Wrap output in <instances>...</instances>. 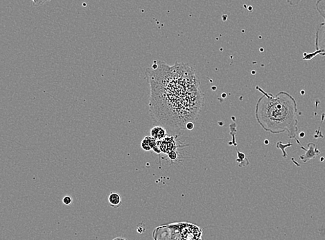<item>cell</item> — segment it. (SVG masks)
<instances>
[{"mask_svg":"<svg viewBox=\"0 0 325 240\" xmlns=\"http://www.w3.org/2000/svg\"><path fill=\"white\" fill-rule=\"evenodd\" d=\"M152 238L154 240H202L203 231L193 223H173L155 228Z\"/></svg>","mask_w":325,"mask_h":240,"instance_id":"3","label":"cell"},{"mask_svg":"<svg viewBox=\"0 0 325 240\" xmlns=\"http://www.w3.org/2000/svg\"><path fill=\"white\" fill-rule=\"evenodd\" d=\"M145 74L151 88L149 111L154 122L179 131L197 118L203 105V94L190 65L175 63L169 66L155 61Z\"/></svg>","mask_w":325,"mask_h":240,"instance_id":"1","label":"cell"},{"mask_svg":"<svg viewBox=\"0 0 325 240\" xmlns=\"http://www.w3.org/2000/svg\"><path fill=\"white\" fill-rule=\"evenodd\" d=\"M169 158L172 159V160H175L177 158L176 152L174 151V152H171L170 153H169Z\"/></svg>","mask_w":325,"mask_h":240,"instance_id":"12","label":"cell"},{"mask_svg":"<svg viewBox=\"0 0 325 240\" xmlns=\"http://www.w3.org/2000/svg\"><path fill=\"white\" fill-rule=\"evenodd\" d=\"M151 135L152 137L157 140H161L165 139L167 137V131L165 127H161V126H155L151 130Z\"/></svg>","mask_w":325,"mask_h":240,"instance_id":"7","label":"cell"},{"mask_svg":"<svg viewBox=\"0 0 325 240\" xmlns=\"http://www.w3.org/2000/svg\"><path fill=\"white\" fill-rule=\"evenodd\" d=\"M263 92L255 109L259 125L266 131L273 134L287 132L288 137L295 139L300 147L303 145L297 138L298 131V104L294 97L284 91L276 95Z\"/></svg>","mask_w":325,"mask_h":240,"instance_id":"2","label":"cell"},{"mask_svg":"<svg viewBox=\"0 0 325 240\" xmlns=\"http://www.w3.org/2000/svg\"><path fill=\"white\" fill-rule=\"evenodd\" d=\"M303 0H286L288 4L291 5V6H298Z\"/></svg>","mask_w":325,"mask_h":240,"instance_id":"11","label":"cell"},{"mask_svg":"<svg viewBox=\"0 0 325 240\" xmlns=\"http://www.w3.org/2000/svg\"><path fill=\"white\" fill-rule=\"evenodd\" d=\"M112 240H128L127 238H123V237H117Z\"/></svg>","mask_w":325,"mask_h":240,"instance_id":"14","label":"cell"},{"mask_svg":"<svg viewBox=\"0 0 325 240\" xmlns=\"http://www.w3.org/2000/svg\"><path fill=\"white\" fill-rule=\"evenodd\" d=\"M194 127H195V125H194L193 122H189L187 126H186V129L190 131L192 130Z\"/></svg>","mask_w":325,"mask_h":240,"instance_id":"13","label":"cell"},{"mask_svg":"<svg viewBox=\"0 0 325 240\" xmlns=\"http://www.w3.org/2000/svg\"><path fill=\"white\" fill-rule=\"evenodd\" d=\"M108 201L110 206L114 208H118L122 204V198L119 194L117 193H111L108 196Z\"/></svg>","mask_w":325,"mask_h":240,"instance_id":"9","label":"cell"},{"mask_svg":"<svg viewBox=\"0 0 325 240\" xmlns=\"http://www.w3.org/2000/svg\"><path fill=\"white\" fill-rule=\"evenodd\" d=\"M157 145L160 149L161 152L169 154L171 152H174L176 149L173 136L165 137L163 140H157Z\"/></svg>","mask_w":325,"mask_h":240,"instance_id":"5","label":"cell"},{"mask_svg":"<svg viewBox=\"0 0 325 240\" xmlns=\"http://www.w3.org/2000/svg\"><path fill=\"white\" fill-rule=\"evenodd\" d=\"M317 11L324 20V22L320 24L316 33L315 48L313 52H304L303 54V60L311 61L316 56H325V0H317L316 4Z\"/></svg>","mask_w":325,"mask_h":240,"instance_id":"4","label":"cell"},{"mask_svg":"<svg viewBox=\"0 0 325 240\" xmlns=\"http://www.w3.org/2000/svg\"><path fill=\"white\" fill-rule=\"evenodd\" d=\"M305 152H306V153L304 155H301L300 156V160L304 162V163H307L308 161L312 160V159L316 158L317 156L321 154L320 150H318L316 145L312 142L308 144L307 149Z\"/></svg>","mask_w":325,"mask_h":240,"instance_id":"6","label":"cell"},{"mask_svg":"<svg viewBox=\"0 0 325 240\" xmlns=\"http://www.w3.org/2000/svg\"><path fill=\"white\" fill-rule=\"evenodd\" d=\"M63 202H64L65 205L69 206V205H70L71 203H72V198L71 197V196H65L64 198H63Z\"/></svg>","mask_w":325,"mask_h":240,"instance_id":"10","label":"cell"},{"mask_svg":"<svg viewBox=\"0 0 325 240\" xmlns=\"http://www.w3.org/2000/svg\"><path fill=\"white\" fill-rule=\"evenodd\" d=\"M300 136L301 137H304L305 136V133H301L300 134Z\"/></svg>","mask_w":325,"mask_h":240,"instance_id":"15","label":"cell"},{"mask_svg":"<svg viewBox=\"0 0 325 240\" xmlns=\"http://www.w3.org/2000/svg\"><path fill=\"white\" fill-rule=\"evenodd\" d=\"M157 145V140L152 136H146L141 142V147L144 151H151L153 150L154 147Z\"/></svg>","mask_w":325,"mask_h":240,"instance_id":"8","label":"cell"}]
</instances>
